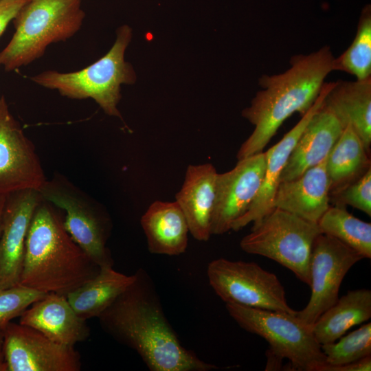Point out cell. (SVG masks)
Returning a JSON list of instances; mask_svg holds the SVG:
<instances>
[{
	"label": "cell",
	"mask_w": 371,
	"mask_h": 371,
	"mask_svg": "<svg viewBox=\"0 0 371 371\" xmlns=\"http://www.w3.org/2000/svg\"><path fill=\"white\" fill-rule=\"evenodd\" d=\"M98 318L104 330L134 350L151 371L219 369L181 344L166 317L153 280L143 269Z\"/></svg>",
	"instance_id": "1"
},
{
	"label": "cell",
	"mask_w": 371,
	"mask_h": 371,
	"mask_svg": "<svg viewBox=\"0 0 371 371\" xmlns=\"http://www.w3.org/2000/svg\"><path fill=\"white\" fill-rule=\"evenodd\" d=\"M334 58L330 47L323 46L291 57L290 67L282 73L260 77L262 89L241 113L254 129L238 150V160L263 152L286 120L294 113L302 116L308 111L333 71Z\"/></svg>",
	"instance_id": "2"
},
{
	"label": "cell",
	"mask_w": 371,
	"mask_h": 371,
	"mask_svg": "<svg viewBox=\"0 0 371 371\" xmlns=\"http://www.w3.org/2000/svg\"><path fill=\"white\" fill-rule=\"evenodd\" d=\"M100 268L73 240L58 212L43 199L27 232L19 284L67 297Z\"/></svg>",
	"instance_id": "3"
},
{
	"label": "cell",
	"mask_w": 371,
	"mask_h": 371,
	"mask_svg": "<svg viewBox=\"0 0 371 371\" xmlns=\"http://www.w3.org/2000/svg\"><path fill=\"white\" fill-rule=\"evenodd\" d=\"M81 0H29L13 19L15 32L0 52V63L12 71L43 56L52 43L65 41L81 28Z\"/></svg>",
	"instance_id": "4"
},
{
	"label": "cell",
	"mask_w": 371,
	"mask_h": 371,
	"mask_svg": "<svg viewBox=\"0 0 371 371\" xmlns=\"http://www.w3.org/2000/svg\"><path fill=\"white\" fill-rule=\"evenodd\" d=\"M131 38V28L123 25L116 31V39L109 51L88 67L68 73L47 70L30 79L71 99L91 98L106 115L122 117L117 109L121 86L136 81L132 65L124 59Z\"/></svg>",
	"instance_id": "5"
},
{
	"label": "cell",
	"mask_w": 371,
	"mask_h": 371,
	"mask_svg": "<svg viewBox=\"0 0 371 371\" xmlns=\"http://www.w3.org/2000/svg\"><path fill=\"white\" fill-rule=\"evenodd\" d=\"M321 234L317 223L275 207L240 242L242 250L271 259L310 286L313 243Z\"/></svg>",
	"instance_id": "6"
},
{
	"label": "cell",
	"mask_w": 371,
	"mask_h": 371,
	"mask_svg": "<svg viewBox=\"0 0 371 371\" xmlns=\"http://www.w3.org/2000/svg\"><path fill=\"white\" fill-rule=\"evenodd\" d=\"M232 318L244 330L265 339L269 350L290 361V368L320 371L326 357L312 326L295 315L249 306L225 304Z\"/></svg>",
	"instance_id": "7"
},
{
	"label": "cell",
	"mask_w": 371,
	"mask_h": 371,
	"mask_svg": "<svg viewBox=\"0 0 371 371\" xmlns=\"http://www.w3.org/2000/svg\"><path fill=\"white\" fill-rule=\"evenodd\" d=\"M207 276L216 295L225 304L295 315L276 274L255 262L218 258L208 264Z\"/></svg>",
	"instance_id": "8"
},
{
	"label": "cell",
	"mask_w": 371,
	"mask_h": 371,
	"mask_svg": "<svg viewBox=\"0 0 371 371\" xmlns=\"http://www.w3.org/2000/svg\"><path fill=\"white\" fill-rule=\"evenodd\" d=\"M39 192L44 201L65 211L64 226L85 254L100 267H113L106 245L111 229L108 215L63 178L46 180Z\"/></svg>",
	"instance_id": "9"
},
{
	"label": "cell",
	"mask_w": 371,
	"mask_h": 371,
	"mask_svg": "<svg viewBox=\"0 0 371 371\" xmlns=\"http://www.w3.org/2000/svg\"><path fill=\"white\" fill-rule=\"evenodd\" d=\"M364 258L337 238L321 233L315 238L310 260L311 295L306 306L295 316L312 326L317 319L339 298L344 278Z\"/></svg>",
	"instance_id": "10"
},
{
	"label": "cell",
	"mask_w": 371,
	"mask_h": 371,
	"mask_svg": "<svg viewBox=\"0 0 371 371\" xmlns=\"http://www.w3.org/2000/svg\"><path fill=\"white\" fill-rule=\"evenodd\" d=\"M3 333L8 371H79L80 354L73 346L60 344L38 330L10 322Z\"/></svg>",
	"instance_id": "11"
},
{
	"label": "cell",
	"mask_w": 371,
	"mask_h": 371,
	"mask_svg": "<svg viewBox=\"0 0 371 371\" xmlns=\"http://www.w3.org/2000/svg\"><path fill=\"white\" fill-rule=\"evenodd\" d=\"M46 178L32 142L0 95V194L38 190Z\"/></svg>",
	"instance_id": "12"
},
{
	"label": "cell",
	"mask_w": 371,
	"mask_h": 371,
	"mask_svg": "<svg viewBox=\"0 0 371 371\" xmlns=\"http://www.w3.org/2000/svg\"><path fill=\"white\" fill-rule=\"evenodd\" d=\"M266 168L265 152L238 160L234 168L218 173L212 218V235L232 229V224L249 209L262 185Z\"/></svg>",
	"instance_id": "13"
},
{
	"label": "cell",
	"mask_w": 371,
	"mask_h": 371,
	"mask_svg": "<svg viewBox=\"0 0 371 371\" xmlns=\"http://www.w3.org/2000/svg\"><path fill=\"white\" fill-rule=\"evenodd\" d=\"M42 200L34 189L6 195L0 234V290L19 284L27 232Z\"/></svg>",
	"instance_id": "14"
},
{
	"label": "cell",
	"mask_w": 371,
	"mask_h": 371,
	"mask_svg": "<svg viewBox=\"0 0 371 371\" xmlns=\"http://www.w3.org/2000/svg\"><path fill=\"white\" fill-rule=\"evenodd\" d=\"M331 87L325 82L322 89L308 111L277 144L265 153L266 168L260 188L248 210L234 222L232 229L238 231L250 223L255 224L270 213L275 207V195L280 183V177L288 159L300 135L313 115L320 108Z\"/></svg>",
	"instance_id": "15"
},
{
	"label": "cell",
	"mask_w": 371,
	"mask_h": 371,
	"mask_svg": "<svg viewBox=\"0 0 371 371\" xmlns=\"http://www.w3.org/2000/svg\"><path fill=\"white\" fill-rule=\"evenodd\" d=\"M19 323L67 346L74 347L90 335L86 320L76 314L67 297L54 293L34 302L21 314Z\"/></svg>",
	"instance_id": "16"
},
{
	"label": "cell",
	"mask_w": 371,
	"mask_h": 371,
	"mask_svg": "<svg viewBox=\"0 0 371 371\" xmlns=\"http://www.w3.org/2000/svg\"><path fill=\"white\" fill-rule=\"evenodd\" d=\"M218 172L210 164L189 165L181 188L175 195L189 227L199 241H207L211 234Z\"/></svg>",
	"instance_id": "17"
},
{
	"label": "cell",
	"mask_w": 371,
	"mask_h": 371,
	"mask_svg": "<svg viewBox=\"0 0 371 371\" xmlns=\"http://www.w3.org/2000/svg\"><path fill=\"white\" fill-rule=\"evenodd\" d=\"M343 131L341 123L322 103L295 144L282 172L280 182L293 180L322 162Z\"/></svg>",
	"instance_id": "18"
},
{
	"label": "cell",
	"mask_w": 371,
	"mask_h": 371,
	"mask_svg": "<svg viewBox=\"0 0 371 371\" xmlns=\"http://www.w3.org/2000/svg\"><path fill=\"white\" fill-rule=\"evenodd\" d=\"M327 157L299 177L281 181L275 195L274 207L317 223L330 206Z\"/></svg>",
	"instance_id": "19"
},
{
	"label": "cell",
	"mask_w": 371,
	"mask_h": 371,
	"mask_svg": "<svg viewBox=\"0 0 371 371\" xmlns=\"http://www.w3.org/2000/svg\"><path fill=\"white\" fill-rule=\"evenodd\" d=\"M323 105L337 117L344 128L350 126L370 153L371 78L333 82Z\"/></svg>",
	"instance_id": "20"
},
{
	"label": "cell",
	"mask_w": 371,
	"mask_h": 371,
	"mask_svg": "<svg viewBox=\"0 0 371 371\" xmlns=\"http://www.w3.org/2000/svg\"><path fill=\"white\" fill-rule=\"evenodd\" d=\"M140 222L150 253L177 256L186 251L189 227L176 201H154Z\"/></svg>",
	"instance_id": "21"
},
{
	"label": "cell",
	"mask_w": 371,
	"mask_h": 371,
	"mask_svg": "<svg viewBox=\"0 0 371 371\" xmlns=\"http://www.w3.org/2000/svg\"><path fill=\"white\" fill-rule=\"evenodd\" d=\"M371 317V291L361 289L349 291L326 310L312 326L320 345L333 343L351 327Z\"/></svg>",
	"instance_id": "22"
},
{
	"label": "cell",
	"mask_w": 371,
	"mask_h": 371,
	"mask_svg": "<svg viewBox=\"0 0 371 371\" xmlns=\"http://www.w3.org/2000/svg\"><path fill=\"white\" fill-rule=\"evenodd\" d=\"M113 267H103L92 279L71 291L67 298L76 314L87 320L98 317L134 281Z\"/></svg>",
	"instance_id": "23"
},
{
	"label": "cell",
	"mask_w": 371,
	"mask_h": 371,
	"mask_svg": "<svg viewBox=\"0 0 371 371\" xmlns=\"http://www.w3.org/2000/svg\"><path fill=\"white\" fill-rule=\"evenodd\" d=\"M370 155L353 128L346 126L327 157L330 194L358 179L371 168Z\"/></svg>",
	"instance_id": "24"
},
{
	"label": "cell",
	"mask_w": 371,
	"mask_h": 371,
	"mask_svg": "<svg viewBox=\"0 0 371 371\" xmlns=\"http://www.w3.org/2000/svg\"><path fill=\"white\" fill-rule=\"evenodd\" d=\"M321 233L331 236L371 258V224L351 214L345 207L330 206L317 223Z\"/></svg>",
	"instance_id": "25"
},
{
	"label": "cell",
	"mask_w": 371,
	"mask_h": 371,
	"mask_svg": "<svg viewBox=\"0 0 371 371\" xmlns=\"http://www.w3.org/2000/svg\"><path fill=\"white\" fill-rule=\"evenodd\" d=\"M333 71L348 73L363 80L371 78V7L366 5L358 22L354 40L348 48L335 58Z\"/></svg>",
	"instance_id": "26"
},
{
	"label": "cell",
	"mask_w": 371,
	"mask_h": 371,
	"mask_svg": "<svg viewBox=\"0 0 371 371\" xmlns=\"http://www.w3.org/2000/svg\"><path fill=\"white\" fill-rule=\"evenodd\" d=\"M326 365L340 366L371 355V323L342 336L339 341L321 345Z\"/></svg>",
	"instance_id": "27"
},
{
	"label": "cell",
	"mask_w": 371,
	"mask_h": 371,
	"mask_svg": "<svg viewBox=\"0 0 371 371\" xmlns=\"http://www.w3.org/2000/svg\"><path fill=\"white\" fill-rule=\"evenodd\" d=\"M47 293L21 284L0 290V332Z\"/></svg>",
	"instance_id": "28"
},
{
	"label": "cell",
	"mask_w": 371,
	"mask_h": 371,
	"mask_svg": "<svg viewBox=\"0 0 371 371\" xmlns=\"http://www.w3.org/2000/svg\"><path fill=\"white\" fill-rule=\"evenodd\" d=\"M334 206L350 205L371 216V168L358 179L330 194Z\"/></svg>",
	"instance_id": "29"
},
{
	"label": "cell",
	"mask_w": 371,
	"mask_h": 371,
	"mask_svg": "<svg viewBox=\"0 0 371 371\" xmlns=\"http://www.w3.org/2000/svg\"><path fill=\"white\" fill-rule=\"evenodd\" d=\"M29 0H0V36Z\"/></svg>",
	"instance_id": "30"
},
{
	"label": "cell",
	"mask_w": 371,
	"mask_h": 371,
	"mask_svg": "<svg viewBox=\"0 0 371 371\" xmlns=\"http://www.w3.org/2000/svg\"><path fill=\"white\" fill-rule=\"evenodd\" d=\"M371 370V355L359 360L340 366L324 365L320 371H370Z\"/></svg>",
	"instance_id": "31"
},
{
	"label": "cell",
	"mask_w": 371,
	"mask_h": 371,
	"mask_svg": "<svg viewBox=\"0 0 371 371\" xmlns=\"http://www.w3.org/2000/svg\"><path fill=\"white\" fill-rule=\"evenodd\" d=\"M0 371H8L3 353V333L0 332Z\"/></svg>",
	"instance_id": "32"
},
{
	"label": "cell",
	"mask_w": 371,
	"mask_h": 371,
	"mask_svg": "<svg viewBox=\"0 0 371 371\" xmlns=\"http://www.w3.org/2000/svg\"><path fill=\"white\" fill-rule=\"evenodd\" d=\"M6 195L0 194V234L1 231L2 216L5 203Z\"/></svg>",
	"instance_id": "33"
},
{
	"label": "cell",
	"mask_w": 371,
	"mask_h": 371,
	"mask_svg": "<svg viewBox=\"0 0 371 371\" xmlns=\"http://www.w3.org/2000/svg\"><path fill=\"white\" fill-rule=\"evenodd\" d=\"M0 66H1V63H0Z\"/></svg>",
	"instance_id": "34"
}]
</instances>
